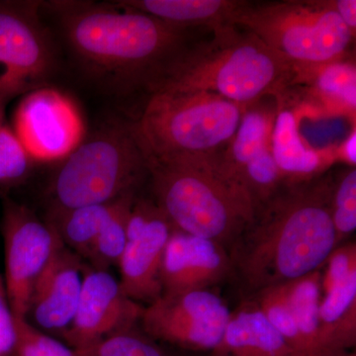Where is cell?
Wrapping results in <instances>:
<instances>
[{
	"label": "cell",
	"mask_w": 356,
	"mask_h": 356,
	"mask_svg": "<svg viewBox=\"0 0 356 356\" xmlns=\"http://www.w3.org/2000/svg\"><path fill=\"white\" fill-rule=\"evenodd\" d=\"M331 177L284 182L229 250L232 274L254 294L318 270L339 245Z\"/></svg>",
	"instance_id": "cell-1"
},
{
	"label": "cell",
	"mask_w": 356,
	"mask_h": 356,
	"mask_svg": "<svg viewBox=\"0 0 356 356\" xmlns=\"http://www.w3.org/2000/svg\"><path fill=\"white\" fill-rule=\"evenodd\" d=\"M209 34L184 44L145 77L140 86L149 95L207 92L248 107L281 97L298 81L299 69L252 33L229 24Z\"/></svg>",
	"instance_id": "cell-2"
},
{
	"label": "cell",
	"mask_w": 356,
	"mask_h": 356,
	"mask_svg": "<svg viewBox=\"0 0 356 356\" xmlns=\"http://www.w3.org/2000/svg\"><path fill=\"white\" fill-rule=\"evenodd\" d=\"M147 172L154 202L178 231L215 241L229 252L254 219L248 194L220 170L215 156L147 158Z\"/></svg>",
	"instance_id": "cell-3"
},
{
	"label": "cell",
	"mask_w": 356,
	"mask_h": 356,
	"mask_svg": "<svg viewBox=\"0 0 356 356\" xmlns=\"http://www.w3.org/2000/svg\"><path fill=\"white\" fill-rule=\"evenodd\" d=\"M77 6L64 16L65 35L83 62L140 84L166 58L191 41L193 28L178 27L119 6Z\"/></svg>",
	"instance_id": "cell-4"
},
{
	"label": "cell",
	"mask_w": 356,
	"mask_h": 356,
	"mask_svg": "<svg viewBox=\"0 0 356 356\" xmlns=\"http://www.w3.org/2000/svg\"><path fill=\"white\" fill-rule=\"evenodd\" d=\"M245 109L213 93H154L149 95L134 130L147 158H211L228 147Z\"/></svg>",
	"instance_id": "cell-5"
},
{
	"label": "cell",
	"mask_w": 356,
	"mask_h": 356,
	"mask_svg": "<svg viewBox=\"0 0 356 356\" xmlns=\"http://www.w3.org/2000/svg\"><path fill=\"white\" fill-rule=\"evenodd\" d=\"M231 24L254 34L299 70L346 58L355 37L329 0L245 1Z\"/></svg>",
	"instance_id": "cell-6"
},
{
	"label": "cell",
	"mask_w": 356,
	"mask_h": 356,
	"mask_svg": "<svg viewBox=\"0 0 356 356\" xmlns=\"http://www.w3.org/2000/svg\"><path fill=\"white\" fill-rule=\"evenodd\" d=\"M147 173L133 124L105 127L65 159L51 185L50 211L112 202L137 192Z\"/></svg>",
	"instance_id": "cell-7"
},
{
	"label": "cell",
	"mask_w": 356,
	"mask_h": 356,
	"mask_svg": "<svg viewBox=\"0 0 356 356\" xmlns=\"http://www.w3.org/2000/svg\"><path fill=\"white\" fill-rule=\"evenodd\" d=\"M4 280L14 318H26L35 283L64 243L48 222L27 206L2 201Z\"/></svg>",
	"instance_id": "cell-8"
},
{
	"label": "cell",
	"mask_w": 356,
	"mask_h": 356,
	"mask_svg": "<svg viewBox=\"0 0 356 356\" xmlns=\"http://www.w3.org/2000/svg\"><path fill=\"white\" fill-rule=\"evenodd\" d=\"M231 312L210 290L163 294L145 307L140 324L147 337L193 351L221 343Z\"/></svg>",
	"instance_id": "cell-9"
},
{
	"label": "cell",
	"mask_w": 356,
	"mask_h": 356,
	"mask_svg": "<svg viewBox=\"0 0 356 356\" xmlns=\"http://www.w3.org/2000/svg\"><path fill=\"white\" fill-rule=\"evenodd\" d=\"M13 131L34 161L65 159L84 140L86 127L74 102L57 89L40 88L21 99Z\"/></svg>",
	"instance_id": "cell-10"
},
{
	"label": "cell",
	"mask_w": 356,
	"mask_h": 356,
	"mask_svg": "<svg viewBox=\"0 0 356 356\" xmlns=\"http://www.w3.org/2000/svg\"><path fill=\"white\" fill-rule=\"evenodd\" d=\"M175 229L153 198L136 195L129 212L127 243L117 266L129 298L149 305L161 296L163 254Z\"/></svg>",
	"instance_id": "cell-11"
},
{
	"label": "cell",
	"mask_w": 356,
	"mask_h": 356,
	"mask_svg": "<svg viewBox=\"0 0 356 356\" xmlns=\"http://www.w3.org/2000/svg\"><path fill=\"white\" fill-rule=\"evenodd\" d=\"M144 309L129 298L109 270L84 267L76 315L63 336L72 348H88L112 334L135 329Z\"/></svg>",
	"instance_id": "cell-12"
},
{
	"label": "cell",
	"mask_w": 356,
	"mask_h": 356,
	"mask_svg": "<svg viewBox=\"0 0 356 356\" xmlns=\"http://www.w3.org/2000/svg\"><path fill=\"white\" fill-rule=\"evenodd\" d=\"M50 67V50L34 22L0 8V104L43 88Z\"/></svg>",
	"instance_id": "cell-13"
},
{
	"label": "cell",
	"mask_w": 356,
	"mask_h": 356,
	"mask_svg": "<svg viewBox=\"0 0 356 356\" xmlns=\"http://www.w3.org/2000/svg\"><path fill=\"white\" fill-rule=\"evenodd\" d=\"M83 275V259L63 245L35 283L26 320L40 331L64 334L76 315Z\"/></svg>",
	"instance_id": "cell-14"
},
{
	"label": "cell",
	"mask_w": 356,
	"mask_h": 356,
	"mask_svg": "<svg viewBox=\"0 0 356 356\" xmlns=\"http://www.w3.org/2000/svg\"><path fill=\"white\" fill-rule=\"evenodd\" d=\"M229 274L231 259L221 243L178 229L172 232L161 266L163 294L209 290Z\"/></svg>",
	"instance_id": "cell-15"
},
{
	"label": "cell",
	"mask_w": 356,
	"mask_h": 356,
	"mask_svg": "<svg viewBox=\"0 0 356 356\" xmlns=\"http://www.w3.org/2000/svg\"><path fill=\"white\" fill-rule=\"evenodd\" d=\"M210 353L211 356H302L252 300L231 313L221 343Z\"/></svg>",
	"instance_id": "cell-16"
},
{
	"label": "cell",
	"mask_w": 356,
	"mask_h": 356,
	"mask_svg": "<svg viewBox=\"0 0 356 356\" xmlns=\"http://www.w3.org/2000/svg\"><path fill=\"white\" fill-rule=\"evenodd\" d=\"M277 99L273 103H264V98L261 102L247 107L238 130L228 147L222 153L215 156L220 170L243 191L241 177L245 166L271 146V134L277 112Z\"/></svg>",
	"instance_id": "cell-17"
},
{
	"label": "cell",
	"mask_w": 356,
	"mask_h": 356,
	"mask_svg": "<svg viewBox=\"0 0 356 356\" xmlns=\"http://www.w3.org/2000/svg\"><path fill=\"white\" fill-rule=\"evenodd\" d=\"M271 152L283 180L288 184L320 177L329 163L327 156L307 144L300 134L296 115L284 108L280 100L271 134Z\"/></svg>",
	"instance_id": "cell-18"
},
{
	"label": "cell",
	"mask_w": 356,
	"mask_h": 356,
	"mask_svg": "<svg viewBox=\"0 0 356 356\" xmlns=\"http://www.w3.org/2000/svg\"><path fill=\"white\" fill-rule=\"evenodd\" d=\"M318 334L324 356L348 351L356 341V273L321 293Z\"/></svg>",
	"instance_id": "cell-19"
},
{
	"label": "cell",
	"mask_w": 356,
	"mask_h": 356,
	"mask_svg": "<svg viewBox=\"0 0 356 356\" xmlns=\"http://www.w3.org/2000/svg\"><path fill=\"white\" fill-rule=\"evenodd\" d=\"M243 2L241 0H129L119 2V6L178 27L212 30L231 24Z\"/></svg>",
	"instance_id": "cell-20"
},
{
	"label": "cell",
	"mask_w": 356,
	"mask_h": 356,
	"mask_svg": "<svg viewBox=\"0 0 356 356\" xmlns=\"http://www.w3.org/2000/svg\"><path fill=\"white\" fill-rule=\"evenodd\" d=\"M122 197L112 202L93 204L74 209L49 211L47 222L56 229L65 247L81 259H86L96 238L114 214Z\"/></svg>",
	"instance_id": "cell-21"
},
{
	"label": "cell",
	"mask_w": 356,
	"mask_h": 356,
	"mask_svg": "<svg viewBox=\"0 0 356 356\" xmlns=\"http://www.w3.org/2000/svg\"><path fill=\"white\" fill-rule=\"evenodd\" d=\"M283 293L290 316L298 331L306 356H324L318 334L321 271L283 283Z\"/></svg>",
	"instance_id": "cell-22"
},
{
	"label": "cell",
	"mask_w": 356,
	"mask_h": 356,
	"mask_svg": "<svg viewBox=\"0 0 356 356\" xmlns=\"http://www.w3.org/2000/svg\"><path fill=\"white\" fill-rule=\"evenodd\" d=\"M308 79L315 95L325 104L344 113L355 114L356 67L348 58L300 72L298 81Z\"/></svg>",
	"instance_id": "cell-23"
},
{
	"label": "cell",
	"mask_w": 356,
	"mask_h": 356,
	"mask_svg": "<svg viewBox=\"0 0 356 356\" xmlns=\"http://www.w3.org/2000/svg\"><path fill=\"white\" fill-rule=\"evenodd\" d=\"M136 193L131 192L120 199L114 214L96 238L86 259L92 268L109 270L118 266L127 243L128 216Z\"/></svg>",
	"instance_id": "cell-24"
},
{
	"label": "cell",
	"mask_w": 356,
	"mask_h": 356,
	"mask_svg": "<svg viewBox=\"0 0 356 356\" xmlns=\"http://www.w3.org/2000/svg\"><path fill=\"white\" fill-rule=\"evenodd\" d=\"M331 215L339 245L356 229L355 166L344 168L332 179Z\"/></svg>",
	"instance_id": "cell-25"
},
{
	"label": "cell",
	"mask_w": 356,
	"mask_h": 356,
	"mask_svg": "<svg viewBox=\"0 0 356 356\" xmlns=\"http://www.w3.org/2000/svg\"><path fill=\"white\" fill-rule=\"evenodd\" d=\"M15 343L11 356H81L79 351L49 337L26 318H14Z\"/></svg>",
	"instance_id": "cell-26"
},
{
	"label": "cell",
	"mask_w": 356,
	"mask_h": 356,
	"mask_svg": "<svg viewBox=\"0 0 356 356\" xmlns=\"http://www.w3.org/2000/svg\"><path fill=\"white\" fill-rule=\"evenodd\" d=\"M76 350L81 356H165L149 337L135 329L112 334L88 348Z\"/></svg>",
	"instance_id": "cell-27"
},
{
	"label": "cell",
	"mask_w": 356,
	"mask_h": 356,
	"mask_svg": "<svg viewBox=\"0 0 356 356\" xmlns=\"http://www.w3.org/2000/svg\"><path fill=\"white\" fill-rule=\"evenodd\" d=\"M32 159L6 122L0 123V185L13 184L25 177Z\"/></svg>",
	"instance_id": "cell-28"
},
{
	"label": "cell",
	"mask_w": 356,
	"mask_h": 356,
	"mask_svg": "<svg viewBox=\"0 0 356 356\" xmlns=\"http://www.w3.org/2000/svg\"><path fill=\"white\" fill-rule=\"evenodd\" d=\"M322 267L325 270L321 273V293L356 273L355 243L337 245Z\"/></svg>",
	"instance_id": "cell-29"
},
{
	"label": "cell",
	"mask_w": 356,
	"mask_h": 356,
	"mask_svg": "<svg viewBox=\"0 0 356 356\" xmlns=\"http://www.w3.org/2000/svg\"><path fill=\"white\" fill-rule=\"evenodd\" d=\"M15 343L14 317L9 304L4 274L0 268V356H11Z\"/></svg>",
	"instance_id": "cell-30"
},
{
	"label": "cell",
	"mask_w": 356,
	"mask_h": 356,
	"mask_svg": "<svg viewBox=\"0 0 356 356\" xmlns=\"http://www.w3.org/2000/svg\"><path fill=\"white\" fill-rule=\"evenodd\" d=\"M330 6L350 30H356L355 0H329Z\"/></svg>",
	"instance_id": "cell-31"
},
{
	"label": "cell",
	"mask_w": 356,
	"mask_h": 356,
	"mask_svg": "<svg viewBox=\"0 0 356 356\" xmlns=\"http://www.w3.org/2000/svg\"><path fill=\"white\" fill-rule=\"evenodd\" d=\"M339 156L350 166L356 165V133L355 130L346 138L339 149Z\"/></svg>",
	"instance_id": "cell-32"
},
{
	"label": "cell",
	"mask_w": 356,
	"mask_h": 356,
	"mask_svg": "<svg viewBox=\"0 0 356 356\" xmlns=\"http://www.w3.org/2000/svg\"><path fill=\"white\" fill-rule=\"evenodd\" d=\"M4 110H6V106H4V105L0 104V123H1V122L6 121V118H4Z\"/></svg>",
	"instance_id": "cell-33"
},
{
	"label": "cell",
	"mask_w": 356,
	"mask_h": 356,
	"mask_svg": "<svg viewBox=\"0 0 356 356\" xmlns=\"http://www.w3.org/2000/svg\"><path fill=\"white\" fill-rule=\"evenodd\" d=\"M332 356H355V353H348V351H344V353H337V355Z\"/></svg>",
	"instance_id": "cell-34"
}]
</instances>
